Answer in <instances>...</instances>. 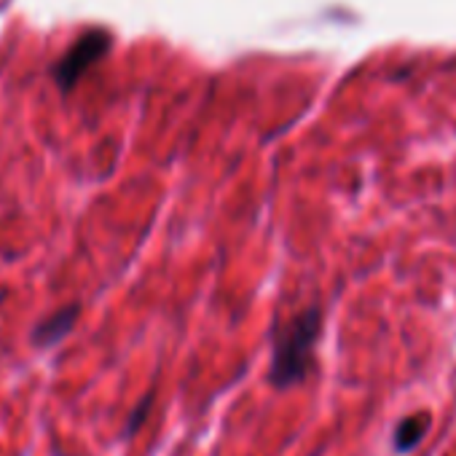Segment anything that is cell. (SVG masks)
<instances>
[{"label": "cell", "mask_w": 456, "mask_h": 456, "mask_svg": "<svg viewBox=\"0 0 456 456\" xmlns=\"http://www.w3.org/2000/svg\"><path fill=\"white\" fill-rule=\"evenodd\" d=\"M322 333V312L320 306H309L285 322L274 338V354L269 368V381L277 389H290L301 384L314 362V346Z\"/></svg>", "instance_id": "obj_1"}, {"label": "cell", "mask_w": 456, "mask_h": 456, "mask_svg": "<svg viewBox=\"0 0 456 456\" xmlns=\"http://www.w3.org/2000/svg\"><path fill=\"white\" fill-rule=\"evenodd\" d=\"M110 33L102 30V28H94V30H86L57 62H54V81L62 92H73V86L86 76V70L92 65H97L100 60L108 57L110 52Z\"/></svg>", "instance_id": "obj_2"}, {"label": "cell", "mask_w": 456, "mask_h": 456, "mask_svg": "<svg viewBox=\"0 0 456 456\" xmlns=\"http://www.w3.org/2000/svg\"><path fill=\"white\" fill-rule=\"evenodd\" d=\"M78 312L81 309L73 304V306H65V309L54 312L52 317L41 320L36 325V330H33V344L36 346H54V344H60L73 330V325L78 320Z\"/></svg>", "instance_id": "obj_3"}, {"label": "cell", "mask_w": 456, "mask_h": 456, "mask_svg": "<svg viewBox=\"0 0 456 456\" xmlns=\"http://www.w3.org/2000/svg\"><path fill=\"white\" fill-rule=\"evenodd\" d=\"M429 429V413H413V416H405L397 427H395V435H392V445L397 453H408L413 451L421 437L427 435Z\"/></svg>", "instance_id": "obj_4"}]
</instances>
